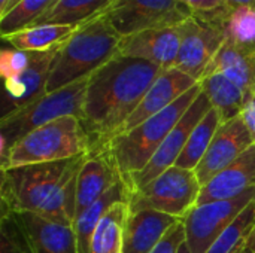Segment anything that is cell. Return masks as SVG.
<instances>
[{
    "mask_svg": "<svg viewBox=\"0 0 255 253\" xmlns=\"http://www.w3.org/2000/svg\"><path fill=\"white\" fill-rule=\"evenodd\" d=\"M193 18L217 25L223 22L224 16L229 12V4L226 0H178Z\"/></svg>",
    "mask_w": 255,
    "mask_h": 253,
    "instance_id": "4dcf8cb0",
    "label": "cell"
},
{
    "mask_svg": "<svg viewBox=\"0 0 255 253\" xmlns=\"http://www.w3.org/2000/svg\"><path fill=\"white\" fill-rule=\"evenodd\" d=\"M91 146L82 121L76 116H63L19 139L1 157L0 169L70 160L85 155Z\"/></svg>",
    "mask_w": 255,
    "mask_h": 253,
    "instance_id": "5b68a950",
    "label": "cell"
},
{
    "mask_svg": "<svg viewBox=\"0 0 255 253\" xmlns=\"http://www.w3.org/2000/svg\"><path fill=\"white\" fill-rule=\"evenodd\" d=\"M203 94L209 98L212 107H215L223 121H230L241 115L247 101V94L227 76L212 72L206 73L199 81Z\"/></svg>",
    "mask_w": 255,
    "mask_h": 253,
    "instance_id": "44dd1931",
    "label": "cell"
},
{
    "mask_svg": "<svg viewBox=\"0 0 255 253\" xmlns=\"http://www.w3.org/2000/svg\"><path fill=\"white\" fill-rule=\"evenodd\" d=\"M241 116H242V119H244V122H245V125H247V128H248L255 145V94L247 98V101L244 104V109L241 112Z\"/></svg>",
    "mask_w": 255,
    "mask_h": 253,
    "instance_id": "836d02e7",
    "label": "cell"
},
{
    "mask_svg": "<svg viewBox=\"0 0 255 253\" xmlns=\"http://www.w3.org/2000/svg\"><path fill=\"white\" fill-rule=\"evenodd\" d=\"M202 183L194 170L173 166L128 194L130 212L155 210L184 221L197 206Z\"/></svg>",
    "mask_w": 255,
    "mask_h": 253,
    "instance_id": "52a82bcc",
    "label": "cell"
},
{
    "mask_svg": "<svg viewBox=\"0 0 255 253\" xmlns=\"http://www.w3.org/2000/svg\"><path fill=\"white\" fill-rule=\"evenodd\" d=\"M103 15L123 37L149 28L179 25L191 16L178 0H112Z\"/></svg>",
    "mask_w": 255,
    "mask_h": 253,
    "instance_id": "9c48e42d",
    "label": "cell"
},
{
    "mask_svg": "<svg viewBox=\"0 0 255 253\" xmlns=\"http://www.w3.org/2000/svg\"><path fill=\"white\" fill-rule=\"evenodd\" d=\"M197 84H199L197 81H194L193 78H190L188 75L182 73L175 67L163 70L160 76L154 81V84L149 86L142 101L130 115V118L126 121V124L123 125L118 134L126 133L137 127L139 124L145 122L146 119L158 115L160 112L172 106L178 98H181L187 91H190Z\"/></svg>",
    "mask_w": 255,
    "mask_h": 253,
    "instance_id": "2e32d148",
    "label": "cell"
},
{
    "mask_svg": "<svg viewBox=\"0 0 255 253\" xmlns=\"http://www.w3.org/2000/svg\"><path fill=\"white\" fill-rule=\"evenodd\" d=\"M0 253H33V249L12 213L0 219Z\"/></svg>",
    "mask_w": 255,
    "mask_h": 253,
    "instance_id": "f546056e",
    "label": "cell"
},
{
    "mask_svg": "<svg viewBox=\"0 0 255 253\" xmlns=\"http://www.w3.org/2000/svg\"><path fill=\"white\" fill-rule=\"evenodd\" d=\"M223 118L220 112L215 107H211L206 115L200 119V122L194 127L191 136L188 137V142L178 158L176 164L178 167L188 169V170H196L200 161L203 160L206 151L209 149L214 136L217 134L218 128L223 124Z\"/></svg>",
    "mask_w": 255,
    "mask_h": 253,
    "instance_id": "484cf974",
    "label": "cell"
},
{
    "mask_svg": "<svg viewBox=\"0 0 255 253\" xmlns=\"http://www.w3.org/2000/svg\"><path fill=\"white\" fill-rule=\"evenodd\" d=\"M163 70L118 54L88 78L81 121L93 146H103L120 133Z\"/></svg>",
    "mask_w": 255,
    "mask_h": 253,
    "instance_id": "6da1fadb",
    "label": "cell"
},
{
    "mask_svg": "<svg viewBox=\"0 0 255 253\" xmlns=\"http://www.w3.org/2000/svg\"><path fill=\"white\" fill-rule=\"evenodd\" d=\"M128 200V189L123 182L115 185L108 194H105L99 201L91 204L88 209H85L81 215L76 216L75 224H73V231L76 236V243H78V252L90 253L91 248V240L94 236V231L105 216V213L120 201Z\"/></svg>",
    "mask_w": 255,
    "mask_h": 253,
    "instance_id": "603a6c76",
    "label": "cell"
},
{
    "mask_svg": "<svg viewBox=\"0 0 255 253\" xmlns=\"http://www.w3.org/2000/svg\"><path fill=\"white\" fill-rule=\"evenodd\" d=\"M255 200V188L239 197L196 206L182 221L191 253H206L229 225Z\"/></svg>",
    "mask_w": 255,
    "mask_h": 253,
    "instance_id": "ba28073f",
    "label": "cell"
},
{
    "mask_svg": "<svg viewBox=\"0 0 255 253\" xmlns=\"http://www.w3.org/2000/svg\"><path fill=\"white\" fill-rule=\"evenodd\" d=\"M6 3H7V0H0V10L6 6Z\"/></svg>",
    "mask_w": 255,
    "mask_h": 253,
    "instance_id": "f35d334b",
    "label": "cell"
},
{
    "mask_svg": "<svg viewBox=\"0 0 255 253\" xmlns=\"http://www.w3.org/2000/svg\"><path fill=\"white\" fill-rule=\"evenodd\" d=\"M220 30L224 42L255 54V6L230 7L220 24Z\"/></svg>",
    "mask_w": 255,
    "mask_h": 253,
    "instance_id": "4316f807",
    "label": "cell"
},
{
    "mask_svg": "<svg viewBox=\"0 0 255 253\" xmlns=\"http://www.w3.org/2000/svg\"><path fill=\"white\" fill-rule=\"evenodd\" d=\"M31 52L28 51H19L15 48L3 49L0 54V73L3 79H10L19 75L30 63Z\"/></svg>",
    "mask_w": 255,
    "mask_h": 253,
    "instance_id": "1f68e13d",
    "label": "cell"
},
{
    "mask_svg": "<svg viewBox=\"0 0 255 253\" xmlns=\"http://www.w3.org/2000/svg\"><path fill=\"white\" fill-rule=\"evenodd\" d=\"M211 107H212V104H211L209 98L202 91L199 94V97L194 100V103L190 106V109L185 112V115L181 118V121L173 127V130L164 139V142L157 149V152L149 160V163L139 173L130 176L124 182L128 189V194L145 186L146 183L154 180L157 176H160L163 171H166L167 169H170L176 164L194 127L200 122V119L206 115V112Z\"/></svg>",
    "mask_w": 255,
    "mask_h": 253,
    "instance_id": "30bf717a",
    "label": "cell"
},
{
    "mask_svg": "<svg viewBox=\"0 0 255 253\" xmlns=\"http://www.w3.org/2000/svg\"><path fill=\"white\" fill-rule=\"evenodd\" d=\"M176 222V218L155 210L128 212L123 253H151Z\"/></svg>",
    "mask_w": 255,
    "mask_h": 253,
    "instance_id": "d6986e66",
    "label": "cell"
},
{
    "mask_svg": "<svg viewBox=\"0 0 255 253\" xmlns=\"http://www.w3.org/2000/svg\"><path fill=\"white\" fill-rule=\"evenodd\" d=\"M245 253H248V252H245Z\"/></svg>",
    "mask_w": 255,
    "mask_h": 253,
    "instance_id": "ab89813d",
    "label": "cell"
},
{
    "mask_svg": "<svg viewBox=\"0 0 255 253\" xmlns=\"http://www.w3.org/2000/svg\"><path fill=\"white\" fill-rule=\"evenodd\" d=\"M179 27L181 45L175 69L199 82L224 43V36L217 25L193 16L185 19Z\"/></svg>",
    "mask_w": 255,
    "mask_h": 253,
    "instance_id": "8fae6325",
    "label": "cell"
},
{
    "mask_svg": "<svg viewBox=\"0 0 255 253\" xmlns=\"http://www.w3.org/2000/svg\"><path fill=\"white\" fill-rule=\"evenodd\" d=\"M251 146H254V140L241 115L223 122L203 160L194 170L202 186L235 163Z\"/></svg>",
    "mask_w": 255,
    "mask_h": 253,
    "instance_id": "7c38bea8",
    "label": "cell"
},
{
    "mask_svg": "<svg viewBox=\"0 0 255 253\" xmlns=\"http://www.w3.org/2000/svg\"><path fill=\"white\" fill-rule=\"evenodd\" d=\"M123 36L103 15L81 24L60 45L46 85V92L90 78L120 54Z\"/></svg>",
    "mask_w": 255,
    "mask_h": 253,
    "instance_id": "3957f363",
    "label": "cell"
},
{
    "mask_svg": "<svg viewBox=\"0 0 255 253\" xmlns=\"http://www.w3.org/2000/svg\"><path fill=\"white\" fill-rule=\"evenodd\" d=\"M19 1H21V0H7L6 6H4V7H3L1 10H0V15H3V13H6L7 10H10V9H12V7H13L15 4H18Z\"/></svg>",
    "mask_w": 255,
    "mask_h": 253,
    "instance_id": "8d00e7d4",
    "label": "cell"
},
{
    "mask_svg": "<svg viewBox=\"0 0 255 253\" xmlns=\"http://www.w3.org/2000/svg\"><path fill=\"white\" fill-rule=\"evenodd\" d=\"M84 157L1 170V215L34 213L73 227L76 180Z\"/></svg>",
    "mask_w": 255,
    "mask_h": 253,
    "instance_id": "7a4b0ae2",
    "label": "cell"
},
{
    "mask_svg": "<svg viewBox=\"0 0 255 253\" xmlns=\"http://www.w3.org/2000/svg\"><path fill=\"white\" fill-rule=\"evenodd\" d=\"M88 78L52 92L0 118V157L33 130L63 116L82 119V106Z\"/></svg>",
    "mask_w": 255,
    "mask_h": 253,
    "instance_id": "8992f818",
    "label": "cell"
},
{
    "mask_svg": "<svg viewBox=\"0 0 255 253\" xmlns=\"http://www.w3.org/2000/svg\"><path fill=\"white\" fill-rule=\"evenodd\" d=\"M55 0H21L10 10L0 15L1 36L19 31L34 24Z\"/></svg>",
    "mask_w": 255,
    "mask_h": 253,
    "instance_id": "f1b7e54d",
    "label": "cell"
},
{
    "mask_svg": "<svg viewBox=\"0 0 255 253\" xmlns=\"http://www.w3.org/2000/svg\"><path fill=\"white\" fill-rule=\"evenodd\" d=\"M200 92L202 86L197 84L158 115L146 119L126 133L112 137L106 145L97 146L103 148L109 154L124 182L130 176L139 173L149 163L164 139L181 121Z\"/></svg>",
    "mask_w": 255,
    "mask_h": 253,
    "instance_id": "277c9868",
    "label": "cell"
},
{
    "mask_svg": "<svg viewBox=\"0 0 255 253\" xmlns=\"http://www.w3.org/2000/svg\"><path fill=\"white\" fill-rule=\"evenodd\" d=\"M185 242V228L184 222L178 221L169 233L164 236V239L158 243V246L151 253H178L181 245Z\"/></svg>",
    "mask_w": 255,
    "mask_h": 253,
    "instance_id": "d6a6232c",
    "label": "cell"
},
{
    "mask_svg": "<svg viewBox=\"0 0 255 253\" xmlns=\"http://www.w3.org/2000/svg\"><path fill=\"white\" fill-rule=\"evenodd\" d=\"M255 224V200L229 225L206 253H245Z\"/></svg>",
    "mask_w": 255,
    "mask_h": 253,
    "instance_id": "83f0119b",
    "label": "cell"
},
{
    "mask_svg": "<svg viewBox=\"0 0 255 253\" xmlns=\"http://www.w3.org/2000/svg\"><path fill=\"white\" fill-rule=\"evenodd\" d=\"M178 253H191V251H190V248H188V245L184 242L182 245H181V248H179V251H178Z\"/></svg>",
    "mask_w": 255,
    "mask_h": 253,
    "instance_id": "74e56055",
    "label": "cell"
},
{
    "mask_svg": "<svg viewBox=\"0 0 255 253\" xmlns=\"http://www.w3.org/2000/svg\"><path fill=\"white\" fill-rule=\"evenodd\" d=\"M212 72L227 76L247 94V97L255 94V54L245 52L224 42L205 75Z\"/></svg>",
    "mask_w": 255,
    "mask_h": 253,
    "instance_id": "ffe728a7",
    "label": "cell"
},
{
    "mask_svg": "<svg viewBox=\"0 0 255 253\" xmlns=\"http://www.w3.org/2000/svg\"><path fill=\"white\" fill-rule=\"evenodd\" d=\"M75 30L76 27L72 25L39 24L1 36V39L10 48L19 51H28V52H42L60 46Z\"/></svg>",
    "mask_w": 255,
    "mask_h": 253,
    "instance_id": "7402d4cb",
    "label": "cell"
},
{
    "mask_svg": "<svg viewBox=\"0 0 255 253\" xmlns=\"http://www.w3.org/2000/svg\"><path fill=\"white\" fill-rule=\"evenodd\" d=\"M111 3L112 0H55L33 25L61 24L79 27L81 24L103 13Z\"/></svg>",
    "mask_w": 255,
    "mask_h": 253,
    "instance_id": "cb8c5ba5",
    "label": "cell"
},
{
    "mask_svg": "<svg viewBox=\"0 0 255 253\" xmlns=\"http://www.w3.org/2000/svg\"><path fill=\"white\" fill-rule=\"evenodd\" d=\"M130 212L128 200L115 203L99 222L90 253H123L124 249V227Z\"/></svg>",
    "mask_w": 255,
    "mask_h": 253,
    "instance_id": "d4e9b609",
    "label": "cell"
},
{
    "mask_svg": "<svg viewBox=\"0 0 255 253\" xmlns=\"http://www.w3.org/2000/svg\"><path fill=\"white\" fill-rule=\"evenodd\" d=\"M255 188V145L202 186L197 206L242 195Z\"/></svg>",
    "mask_w": 255,
    "mask_h": 253,
    "instance_id": "ac0fdd59",
    "label": "cell"
},
{
    "mask_svg": "<svg viewBox=\"0 0 255 253\" xmlns=\"http://www.w3.org/2000/svg\"><path fill=\"white\" fill-rule=\"evenodd\" d=\"M120 182H123V176L114 160L103 148L93 146L85 154L78 173L76 216L99 201Z\"/></svg>",
    "mask_w": 255,
    "mask_h": 253,
    "instance_id": "5bb4252c",
    "label": "cell"
},
{
    "mask_svg": "<svg viewBox=\"0 0 255 253\" xmlns=\"http://www.w3.org/2000/svg\"><path fill=\"white\" fill-rule=\"evenodd\" d=\"M179 25L149 28L123 37L120 55L146 60L164 70L172 69L175 67L181 45Z\"/></svg>",
    "mask_w": 255,
    "mask_h": 253,
    "instance_id": "9a60e30c",
    "label": "cell"
},
{
    "mask_svg": "<svg viewBox=\"0 0 255 253\" xmlns=\"http://www.w3.org/2000/svg\"><path fill=\"white\" fill-rule=\"evenodd\" d=\"M60 46L49 51L31 52L28 66L15 78L4 81L1 118L36 101L46 94V85L55 54Z\"/></svg>",
    "mask_w": 255,
    "mask_h": 253,
    "instance_id": "4fadbf2b",
    "label": "cell"
},
{
    "mask_svg": "<svg viewBox=\"0 0 255 253\" xmlns=\"http://www.w3.org/2000/svg\"><path fill=\"white\" fill-rule=\"evenodd\" d=\"M33 253H79L73 227L34 213H12Z\"/></svg>",
    "mask_w": 255,
    "mask_h": 253,
    "instance_id": "e0dca14e",
    "label": "cell"
},
{
    "mask_svg": "<svg viewBox=\"0 0 255 253\" xmlns=\"http://www.w3.org/2000/svg\"><path fill=\"white\" fill-rule=\"evenodd\" d=\"M247 252L248 253H255V224L250 237H248V242H247Z\"/></svg>",
    "mask_w": 255,
    "mask_h": 253,
    "instance_id": "d590c367",
    "label": "cell"
},
{
    "mask_svg": "<svg viewBox=\"0 0 255 253\" xmlns=\"http://www.w3.org/2000/svg\"><path fill=\"white\" fill-rule=\"evenodd\" d=\"M229 7H238V6H255V0H226Z\"/></svg>",
    "mask_w": 255,
    "mask_h": 253,
    "instance_id": "e575fe53",
    "label": "cell"
}]
</instances>
